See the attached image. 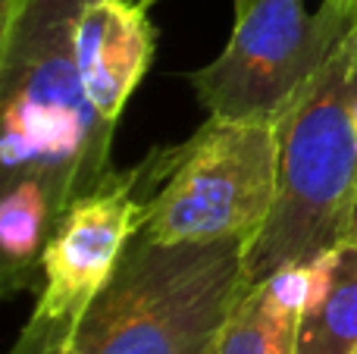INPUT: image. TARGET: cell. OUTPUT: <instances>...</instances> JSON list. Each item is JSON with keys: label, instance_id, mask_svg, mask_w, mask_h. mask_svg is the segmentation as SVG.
I'll list each match as a JSON object with an SVG mask.
<instances>
[{"label": "cell", "instance_id": "obj_5", "mask_svg": "<svg viewBox=\"0 0 357 354\" xmlns=\"http://www.w3.org/2000/svg\"><path fill=\"white\" fill-rule=\"evenodd\" d=\"M357 25V0H254L213 63L188 72L210 116L279 119Z\"/></svg>", "mask_w": 357, "mask_h": 354}, {"label": "cell", "instance_id": "obj_6", "mask_svg": "<svg viewBox=\"0 0 357 354\" xmlns=\"http://www.w3.org/2000/svg\"><path fill=\"white\" fill-rule=\"evenodd\" d=\"M151 185L154 169L144 157L138 167L82 194L56 220L41 254V292L35 311L10 354H50L73 336L142 229Z\"/></svg>", "mask_w": 357, "mask_h": 354}, {"label": "cell", "instance_id": "obj_14", "mask_svg": "<svg viewBox=\"0 0 357 354\" xmlns=\"http://www.w3.org/2000/svg\"><path fill=\"white\" fill-rule=\"evenodd\" d=\"M354 123H357V100H354Z\"/></svg>", "mask_w": 357, "mask_h": 354}, {"label": "cell", "instance_id": "obj_12", "mask_svg": "<svg viewBox=\"0 0 357 354\" xmlns=\"http://www.w3.org/2000/svg\"><path fill=\"white\" fill-rule=\"evenodd\" d=\"M50 354H82V351H79V345L73 342V336H69L66 342H63V345H56V348L50 351Z\"/></svg>", "mask_w": 357, "mask_h": 354}, {"label": "cell", "instance_id": "obj_2", "mask_svg": "<svg viewBox=\"0 0 357 354\" xmlns=\"http://www.w3.org/2000/svg\"><path fill=\"white\" fill-rule=\"evenodd\" d=\"M357 25L320 75L276 119L279 185L248 242L251 282L310 267L348 238L357 194Z\"/></svg>", "mask_w": 357, "mask_h": 354}, {"label": "cell", "instance_id": "obj_15", "mask_svg": "<svg viewBox=\"0 0 357 354\" xmlns=\"http://www.w3.org/2000/svg\"><path fill=\"white\" fill-rule=\"evenodd\" d=\"M351 354H357V348H354V351H351Z\"/></svg>", "mask_w": 357, "mask_h": 354}, {"label": "cell", "instance_id": "obj_13", "mask_svg": "<svg viewBox=\"0 0 357 354\" xmlns=\"http://www.w3.org/2000/svg\"><path fill=\"white\" fill-rule=\"evenodd\" d=\"M348 238L357 242V194H354V207H351V226H348Z\"/></svg>", "mask_w": 357, "mask_h": 354}, {"label": "cell", "instance_id": "obj_10", "mask_svg": "<svg viewBox=\"0 0 357 354\" xmlns=\"http://www.w3.org/2000/svg\"><path fill=\"white\" fill-rule=\"evenodd\" d=\"M56 226V213L50 198L38 182H10L0 194V286L6 295L35 286V273H41V254L50 232Z\"/></svg>", "mask_w": 357, "mask_h": 354}, {"label": "cell", "instance_id": "obj_3", "mask_svg": "<svg viewBox=\"0 0 357 354\" xmlns=\"http://www.w3.org/2000/svg\"><path fill=\"white\" fill-rule=\"evenodd\" d=\"M248 238L163 245L138 232L73 342L82 354H210L254 286Z\"/></svg>", "mask_w": 357, "mask_h": 354}, {"label": "cell", "instance_id": "obj_11", "mask_svg": "<svg viewBox=\"0 0 357 354\" xmlns=\"http://www.w3.org/2000/svg\"><path fill=\"white\" fill-rule=\"evenodd\" d=\"M138 3L144 6V10H151V6L157 3V0H138ZM254 0H235V16H241V13H248V6H251Z\"/></svg>", "mask_w": 357, "mask_h": 354}, {"label": "cell", "instance_id": "obj_8", "mask_svg": "<svg viewBox=\"0 0 357 354\" xmlns=\"http://www.w3.org/2000/svg\"><path fill=\"white\" fill-rule=\"evenodd\" d=\"M295 354H351L357 348V242L345 238L307 267Z\"/></svg>", "mask_w": 357, "mask_h": 354}, {"label": "cell", "instance_id": "obj_4", "mask_svg": "<svg viewBox=\"0 0 357 354\" xmlns=\"http://www.w3.org/2000/svg\"><path fill=\"white\" fill-rule=\"evenodd\" d=\"M154 185L142 236L163 245L248 238L264 229L279 185L276 119L210 116L188 141L148 157Z\"/></svg>", "mask_w": 357, "mask_h": 354}, {"label": "cell", "instance_id": "obj_1", "mask_svg": "<svg viewBox=\"0 0 357 354\" xmlns=\"http://www.w3.org/2000/svg\"><path fill=\"white\" fill-rule=\"evenodd\" d=\"M88 0L0 3L3 185L38 182L56 220L116 176L113 125L85 91L75 29Z\"/></svg>", "mask_w": 357, "mask_h": 354}, {"label": "cell", "instance_id": "obj_9", "mask_svg": "<svg viewBox=\"0 0 357 354\" xmlns=\"http://www.w3.org/2000/svg\"><path fill=\"white\" fill-rule=\"evenodd\" d=\"M307 276V267H295L254 282L229 314L210 354H295Z\"/></svg>", "mask_w": 357, "mask_h": 354}, {"label": "cell", "instance_id": "obj_7", "mask_svg": "<svg viewBox=\"0 0 357 354\" xmlns=\"http://www.w3.org/2000/svg\"><path fill=\"white\" fill-rule=\"evenodd\" d=\"M75 56L91 104L116 123L154 60L148 10L132 0H88L75 29Z\"/></svg>", "mask_w": 357, "mask_h": 354}]
</instances>
